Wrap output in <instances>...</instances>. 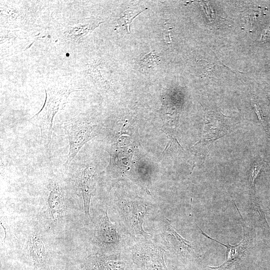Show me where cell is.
<instances>
[{
  "instance_id": "obj_1",
  "label": "cell",
  "mask_w": 270,
  "mask_h": 270,
  "mask_svg": "<svg viewBox=\"0 0 270 270\" xmlns=\"http://www.w3.org/2000/svg\"><path fill=\"white\" fill-rule=\"evenodd\" d=\"M74 90L68 87L45 88L46 98L44 106L30 119V123L40 128L42 141L46 149L50 145L54 117L64 107L68 97Z\"/></svg>"
},
{
  "instance_id": "obj_2",
  "label": "cell",
  "mask_w": 270,
  "mask_h": 270,
  "mask_svg": "<svg viewBox=\"0 0 270 270\" xmlns=\"http://www.w3.org/2000/svg\"><path fill=\"white\" fill-rule=\"evenodd\" d=\"M64 127L70 144L66 164H69L82 146L96 135L98 126L80 115L66 122Z\"/></svg>"
},
{
  "instance_id": "obj_3",
  "label": "cell",
  "mask_w": 270,
  "mask_h": 270,
  "mask_svg": "<svg viewBox=\"0 0 270 270\" xmlns=\"http://www.w3.org/2000/svg\"><path fill=\"white\" fill-rule=\"evenodd\" d=\"M234 204L236 207L240 217V222L242 226L243 238L242 240L238 244L230 245L229 244H224L217 240L210 237L204 233L200 227L198 226L202 234L207 238L214 240L216 242L224 246L226 248V254L225 261L220 266L216 267L209 266L211 269L218 270H224L232 269L238 266L242 262L248 249L252 246V244L254 238V232L246 224V222L243 219L238 208L236 206L235 202H233Z\"/></svg>"
},
{
  "instance_id": "obj_4",
  "label": "cell",
  "mask_w": 270,
  "mask_h": 270,
  "mask_svg": "<svg viewBox=\"0 0 270 270\" xmlns=\"http://www.w3.org/2000/svg\"><path fill=\"white\" fill-rule=\"evenodd\" d=\"M227 118L222 114L208 112L205 120L201 138L194 146H196L204 155L210 149L214 142L226 135L229 129Z\"/></svg>"
},
{
  "instance_id": "obj_5",
  "label": "cell",
  "mask_w": 270,
  "mask_h": 270,
  "mask_svg": "<svg viewBox=\"0 0 270 270\" xmlns=\"http://www.w3.org/2000/svg\"><path fill=\"white\" fill-rule=\"evenodd\" d=\"M123 221L128 230L133 235H148L142 228L145 215L148 210L146 202L138 200H124L120 206Z\"/></svg>"
},
{
  "instance_id": "obj_6",
  "label": "cell",
  "mask_w": 270,
  "mask_h": 270,
  "mask_svg": "<svg viewBox=\"0 0 270 270\" xmlns=\"http://www.w3.org/2000/svg\"><path fill=\"white\" fill-rule=\"evenodd\" d=\"M163 249L150 243L137 246L133 256L134 262L142 270H167Z\"/></svg>"
},
{
  "instance_id": "obj_7",
  "label": "cell",
  "mask_w": 270,
  "mask_h": 270,
  "mask_svg": "<svg viewBox=\"0 0 270 270\" xmlns=\"http://www.w3.org/2000/svg\"><path fill=\"white\" fill-rule=\"evenodd\" d=\"M126 264L120 258L100 254L88 256L82 262L79 270H126Z\"/></svg>"
},
{
  "instance_id": "obj_8",
  "label": "cell",
  "mask_w": 270,
  "mask_h": 270,
  "mask_svg": "<svg viewBox=\"0 0 270 270\" xmlns=\"http://www.w3.org/2000/svg\"><path fill=\"white\" fill-rule=\"evenodd\" d=\"M64 196L62 188L56 182L50 186L48 194V206L50 217L54 220H58L62 215L64 210Z\"/></svg>"
},
{
  "instance_id": "obj_9",
  "label": "cell",
  "mask_w": 270,
  "mask_h": 270,
  "mask_svg": "<svg viewBox=\"0 0 270 270\" xmlns=\"http://www.w3.org/2000/svg\"><path fill=\"white\" fill-rule=\"evenodd\" d=\"M94 178L95 171L93 168L88 166L84 168L81 175L80 188L85 214L89 218H90V199L95 189Z\"/></svg>"
},
{
  "instance_id": "obj_10",
  "label": "cell",
  "mask_w": 270,
  "mask_h": 270,
  "mask_svg": "<svg viewBox=\"0 0 270 270\" xmlns=\"http://www.w3.org/2000/svg\"><path fill=\"white\" fill-rule=\"evenodd\" d=\"M97 239L98 243L104 246H113L118 242L116 229L110 222L107 210L100 220L97 232Z\"/></svg>"
},
{
  "instance_id": "obj_11",
  "label": "cell",
  "mask_w": 270,
  "mask_h": 270,
  "mask_svg": "<svg viewBox=\"0 0 270 270\" xmlns=\"http://www.w3.org/2000/svg\"><path fill=\"white\" fill-rule=\"evenodd\" d=\"M29 248L30 256L35 267L42 268L46 264V253L44 241L40 234H32L29 238Z\"/></svg>"
},
{
  "instance_id": "obj_12",
  "label": "cell",
  "mask_w": 270,
  "mask_h": 270,
  "mask_svg": "<svg viewBox=\"0 0 270 270\" xmlns=\"http://www.w3.org/2000/svg\"><path fill=\"white\" fill-rule=\"evenodd\" d=\"M166 246L176 251L191 252V243L182 237L171 226H168L162 234Z\"/></svg>"
},
{
  "instance_id": "obj_13",
  "label": "cell",
  "mask_w": 270,
  "mask_h": 270,
  "mask_svg": "<svg viewBox=\"0 0 270 270\" xmlns=\"http://www.w3.org/2000/svg\"><path fill=\"white\" fill-rule=\"evenodd\" d=\"M142 12L136 11L134 10H128L124 11L116 20V28L118 29L124 30L130 32V26L133 20Z\"/></svg>"
},
{
  "instance_id": "obj_14",
  "label": "cell",
  "mask_w": 270,
  "mask_h": 270,
  "mask_svg": "<svg viewBox=\"0 0 270 270\" xmlns=\"http://www.w3.org/2000/svg\"><path fill=\"white\" fill-rule=\"evenodd\" d=\"M264 166V160H260L255 161L252 165L248 176L250 192H255V180L263 170Z\"/></svg>"
},
{
  "instance_id": "obj_15",
  "label": "cell",
  "mask_w": 270,
  "mask_h": 270,
  "mask_svg": "<svg viewBox=\"0 0 270 270\" xmlns=\"http://www.w3.org/2000/svg\"><path fill=\"white\" fill-rule=\"evenodd\" d=\"M96 26L94 24H81L72 27L68 31V35L74 38L85 36Z\"/></svg>"
},
{
  "instance_id": "obj_16",
  "label": "cell",
  "mask_w": 270,
  "mask_h": 270,
  "mask_svg": "<svg viewBox=\"0 0 270 270\" xmlns=\"http://www.w3.org/2000/svg\"><path fill=\"white\" fill-rule=\"evenodd\" d=\"M250 200L252 206V207L254 208L256 211L259 214L262 222L266 228H268L270 230V226H269L268 222L266 220L264 212L262 210L260 206L258 201L256 195V192H250Z\"/></svg>"
},
{
  "instance_id": "obj_17",
  "label": "cell",
  "mask_w": 270,
  "mask_h": 270,
  "mask_svg": "<svg viewBox=\"0 0 270 270\" xmlns=\"http://www.w3.org/2000/svg\"><path fill=\"white\" fill-rule=\"evenodd\" d=\"M244 15H243L242 20L244 25L246 28H251L254 24L253 21L255 20V18H257L259 16V12L252 10H248L244 12Z\"/></svg>"
},
{
  "instance_id": "obj_18",
  "label": "cell",
  "mask_w": 270,
  "mask_h": 270,
  "mask_svg": "<svg viewBox=\"0 0 270 270\" xmlns=\"http://www.w3.org/2000/svg\"><path fill=\"white\" fill-rule=\"evenodd\" d=\"M153 52L154 51H152L144 57L141 61L143 64L150 67L158 64L160 62L159 58Z\"/></svg>"
},
{
  "instance_id": "obj_19",
  "label": "cell",
  "mask_w": 270,
  "mask_h": 270,
  "mask_svg": "<svg viewBox=\"0 0 270 270\" xmlns=\"http://www.w3.org/2000/svg\"><path fill=\"white\" fill-rule=\"evenodd\" d=\"M253 107L254 108V110L256 114L258 117L262 124V125L263 126L265 131H267V128H266V122L264 120V116L262 114V113L261 111V110L259 106L256 103L253 102L252 103Z\"/></svg>"
},
{
  "instance_id": "obj_20",
  "label": "cell",
  "mask_w": 270,
  "mask_h": 270,
  "mask_svg": "<svg viewBox=\"0 0 270 270\" xmlns=\"http://www.w3.org/2000/svg\"><path fill=\"white\" fill-rule=\"evenodd\" d=\"M170 28H168V26L166 28L164 29V38L165 40V41L167 43H170L171 42V38L170 36Z\"/></svg>"
},
{
  "instance_id": "obj_21",
  "label": "cell",
  "mask_w": 270,
  "mask_h": 270,
  "mask_svg": "<svg viewBox=\"0 0 270 270\" xmlns=\"http://www.w3.org/2000/svg\"><path fill=\"white\" fill-rule=\"evenodd\" d=\"M270 36V26H269L268 28H267L266 29H265L264 30H263L261 38H260V40H267L268 38Z\"/></svg>"
}]
</instances>
